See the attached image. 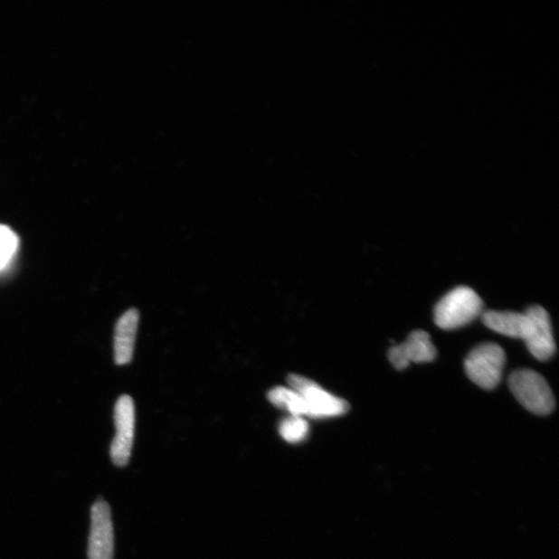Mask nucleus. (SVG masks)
Listing matches in <instances>:
<instances>
[{
    "mask_svg": "<svg viewBox=\"0 0 559 559\" xmlns=\"http://www.w3.org/2000/svg\"><path fill=\"white\" fill-rule=\"evenodd\" d=\"M484 304L477 292L460 286L448 293L436 305L434 320L442 329H455L474 321L482 314Z\"/></svg>",
    "mask_w": 559,
    "mask_h": 559,
    "instance_id": "obj_1",
    "label": "nucleus"
},
{
    "mask_svg": "<svg viewBox=\"0 0 559 559\" xmlns=\"http://www.w3.org/2000/svg\"><path fill=\"white\" fill-rule=\"evenodd\" d=\"M508 386L516 399L530 412L547 415L554 412L555 399L546 381L533 370L515 371Z\"/></svg>",
    "mask_w": 559,
    "mask_h": 559,
    "instance_id": "obj_2",
    "label": "nucleus"
},
{
    "mask_svg": "<svg viewBox=\"0 0 559 559\" xmlns=\"http://www.w3.org/2000/svg\"><path fill=\"white\" fill-rule=\"evenodd\" d=\"M288 383L292 390L302 396L306 406V417L328 419L340 417L349 411L346 400L332 395L311 379L298 374H289Z\"/></svg>",
    "mask_w": 559,
    "mask_h": 559,
    "instance_id": "obj_3",
    "label": "nucleus"
},
{
    "mask_svg": "<svg viewBox=\"0 0 559 559\" xmlns=\"http://www.w3.org/2000/svg\"><path fill=\"white\" fill-rule=\"evenodd\" d=\"M506 354L497 344L484 343L466 357L465 371L470 381L484 390L497 388L503 376Z\"/></svg>",
    "mask_w": 559,
    "mask_h": 559,
    "instance_id": "obj_4",
    "label": "nucleus"
},
{
    "mask_svg": "<svg viewBox=\"0 0 559 559\" xmlns=\"http://www.w3.org/2000/svg\"><path fill=\"white\" fill-rule=\"evenodd\" d=\"M522 339L536 360L547 361L554 355L556 346L549 314L540 306L528 308Z\"/></svg>",
    "mask_w": 559,
    "mask_h": 559,
    "instance_id": "obj_5",
    "label": "nucleus"
},
{
    "mask_svg": "<svg viewBox=\"0 0 559 559\" xmlns=\"http://www.w3.org/2000/svg\"><path fill=\"white\" fill-rule=\"evenodd\" d=\"M114 421L117 433L111 443V460L118 468H125L130 460L135 433V406L130 396H121L118 400Z\"/></svg>",
    "mask_w": 559,
    "mask_h": 559,
    "instance_id": "obj_6",
    "label": "nucleus"
},
{
    "mask_svg": "<svg viewBox=\"0 0 559 559\" xmlns=\"http://www.w3.org/2000/svg\"><path fill=\"white\" fill-rule=\"evenodd\" d=\"M89 559H113L114 535L110 507L99 498L91 507Z\"/></svg>",
    "mask_w": 559,
    "mask_h": 559,
    "instance_id": "obj_7",
    "label": "nucleus"
},
{
    "mask_svg": "<svg viewBox=\"0 0 559 559\" xmlns=\"http://www.w3.org/2000/svg\"><path fill=\"white\" fill-rule=\"evenodd\" d=\"M436 357V348L424 331H414L405 342L389 351V358L397 370H403L412 363H430Z\"/></svg>",
    "mask_w": 559,
    "mask_h": 559,
    "instance_id": "obj_8",
    "label": "nucleus"
},
{
    "mask_svg": "<svg viewBox=\"0 0 559 559\" xmlns=\"http://www.w3.org/2000/svg\"><path fill=\"white\" fill-rule=\"evenodd\" d=\"M138 322L139 312L136 309L127 311L118 321L114 334V356L118 365L132 360Z\"/></svg>",
    "mask_w": 559,
    "mask_h": 559,
    "instance_id": "obj_9",
    "label": "nucleus"
},
{
    "mask_svg": "<svg viewBox=\"0 0 559 559\" xmlns=\"http://www.w3.org/2000/svg\"><path fill=\"white\" fill-rule=\"evenodd\" d=\"M484 325L493 332L522 339L526 324V313L512 311H488L482 315Z\"/></svg>",
    "mask_w": 559,
    "mask_h": 559,
    "instance_id": "obj_10",
    "label": "nucleus"
},
{
    "mask_svg": "<svg viewBox=\"0 0 559 559\" xmlns=\"http://www.w3.org/2000/svg\"><path fill=\"white\" fill-rule=\"evenodd\" d=\"M271 404L288 411L292 417H306V406L302 396L298 392L285 386H276L268 393Z\"/></svg>",
    "mask_w": 559,
    "mask_h": 559,
    "instance_id": "obj_11",
    "label": "nucleus"
},
{
    "mask_svg": "<svg viewBox=\"0 0 559 559\" xmlns=\"http://www.w3.org/2000/svg\"><path fill=\"white\" fill-rule=\"evenodd\" d=\"M310 426L302 417H291L285 419L279 426L280 435L289 443L302 442L309 434Z\"/></svg>",
    "mask_w": 559,
    "mask_h": 559,
    "instance_id": "obj_12",
    "label": "nucleus"
},
{
    "mask_svg": "<svg viewBox=\"0 0 559 559\" xmlns=\"http://www.w3.org/2000/svg\"><path fill=\"white\" fill-rule=\"evenodd\" d=\"M19 245L17 235L9 227L0 225V270L9 263Z\"/></svg>",
    "mask_w": 559,
    "mask_h": 559,
    "instance_id": "obj_13",
    "label": "nucleus"
}]
</instances>
